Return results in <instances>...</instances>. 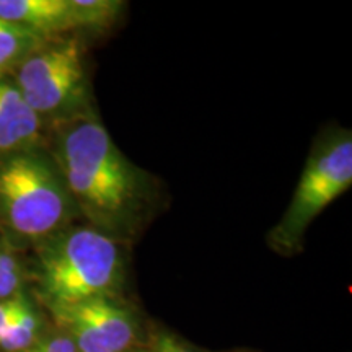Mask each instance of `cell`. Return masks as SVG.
Returning a JSON list of instances; mask_svg holds the SVG:
<instances>
[{"mask_svg":"<svg viewBox=\"0 0 352 352\" xmlns=\"http://www.w3.org/2000/svg\"><path fill=\"white\" fill-rule=\"evenodd\" d=\"M46 148L82 222L126 246L138 241L162 206L160 183L121 152L98 111L47 127Z\"/></svg>","mask_w":352,"mask_h":352,"instance_id":"cell-1","label":"cell"},{"mask_svg":"<svg viewBox=\"0 0 352 352\" xmlns=\"http://www.w3.org/2000/svg\"><path fill=\"white\" fill-rule=\"evenodd\" d=\"M126 248L83 222L69 226L26 253L30 292L46 311L96 297H122Z\"/></svg>","mask_w":352,"mask_h":352,"instance_id":"cell-2","label":"cell"},{"mask_svg":"<svg viewBox=\"0 0 352 352\" xmlns=\"http://www.w3.org/2000/svg\"><path fill=\"white\" fill-rule=\"evenodd\" d=\"M82 222L46 145L0 158V235L21 253Z\"/></svg>","mask_w":352,"mask_h":352,"instance_id":"cell-3","label":"cell"},{"mask_svg":"<svg viewBox=\"0 0 352 352\" xmlns=\"http://www.w3.org/2000/svg\"><path fill=\"white\" fill-rule=\"evenodd\" d=\"M10 77L47 127L96 111L85 44L76 33L46 39Z\"/></svg>","mask_w":352,"mask_h":352,"instance_id":"cell-4","label":"cell"},{"mask_svg":"<svg viewBox=\"0 0 352 352\" xmlns=\"http://www.w3.org/2000/svg\"><path fill=\"white\" fill-rule=\"evenodd\" d=\"M352 184V134L349 129L328 131L311 147L287 209L267 232L266 243L279 256H296L303 250L311 222L349 191Z\"/></svg>","mask_w":352,"mask_h":352,"instance_id":"cell-5","label":"cell"},{"mask_svg":"<svg viewBox=\"0 0 352 352\" xmlns=\"http://www.w3.org/2000/svg\"><path fill=\"white\" fill-rule=\"evenodd\" d=\"M47 314L77 352H129L147 336L139 311L122 297H96Z\"/></svg>","mask_w":352,"mask_h":352,"instance_id":"cell-6","label":"cell"},{"mask_svg":"<svg viewBox=\"0 0 352 352\" xmlns=\"http://www.w3.org/2000/svg\"><path fill=\"white\" fill-rule=\"evenodd\" d=\"M47 126L26 104L10 76L0 77V158L46 145Z\"/></svg>","mask_w":352,"mask_h":352,"instance_id":"cell-7","label":"cell"},{"mask_svg":"<svg viewBox=\"0 0 352 352\" xmlns=\"http://www.w3.org/2000/svg\"><path fill=\"white\" fill-rule=\"evenodd\" d=\"M0 19L43 39L77 33L70 0H0Z\"/></svg>","mask_w":352,"mask_h":352,"instance_id":"cell-8","label":"cell"},{"mask_svg":"<svg viewBox=\"0 0 352 352\" xmlns=\"http://www.w3.org/2000/svg\"><path fill=\"white\" fill-rule=\"evenodd\" d=\"M51 328L52 320L50 314L28 289L21 296L16 311L0 331V352H23L30 349Z\"/></svg>","mask_w":352,"mask_h":352,"instance_id":"cell-9","label":"cell"},{"mask_svg":"<svg viewBox=\"0 0 352 352\" xmlns=\"http://www.w3.org/2000/svg\"><path fill=\"white\" fill-rule=\"evenodd\" d=\"M77 32H104L120 20L126 2L122 0H70Z\"/></svg>","mask_w":352,"mask_h":352,"instance_id":"cell-10","label":"cell"},{"mask_svg":"<svg viewBox=\"0 0 352 352\" xmlns=\"http://www.w3.org/2000/svg\"><path fill=\"white\" fill-rule=\"evenodd\" d=\"M46 39L0 19V77H7L15 70L30 52Z\"/></svg>","mask_w":352,"mask_h":352,"instance_id":"cell-11","label":"cell"},{"mask_svg":"<svg viewBox=\"0 0 352 352\" xmlns=\"http://www.w3.org/2000/svg\"><path fill=\"white\" fill-rule=\"evenodd\" d=\"M30 289L26 253L19 252L0 235V300L19 296Z\"/></svg>","mask_w":352,"mask_h":352,"instance_id":"cell-12","label":"cell"},{"mask_svg":"<svg viewBox=\"0 0 352 352\" xmlns=\"http://www.w3.org/2000/svg\"><path fill=\"white\" fill-rule=\"evenodd\" d=\"M129 352H199L186 341H183L178 334L166 331V329H157V331H147V336L142 344Z\"/></svg>","mask_w":352,"mask_h":352,"instance_id":"cell-13","label":"cell"},{"mask_svg":"<svg viewBox=\"0 0 352 352\" xmlns=\"http://www.w3.org/2000/svg\"><path fill=\"white\" fill-rule=\"evenodd\" d=\"M23 352H77V349L76 346H74V342L69 340L67 334L60 331V329L54 327V323H52V328L50 331L44 334L36 344Z\"/></svg>","mask_w":352,"mask_h":352,"instance_id":"cell-14","label":"cell"},{"mask_svg":"<svg viewBox=\"0 0 352 352\" xmlns=\"http://www.w3.org/2000/svg\"><path fill=\"white\" fill-rule=\"evenodd\" d=\"M239 352H241V351H239Z\"/></svg>","mask_w":352,"mask_h":352,"instance_id":"cell-15","label":"cell"}]
</instances>
